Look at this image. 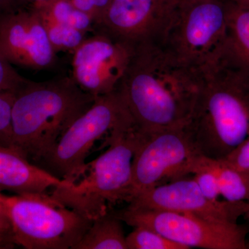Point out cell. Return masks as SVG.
<instances>
[{"instance_id":"83f0119b","label":"cell","mask_w":249,"mask_h":249,"mask_svg":"<svg viewBox=\"0 0 249 249\" xmlns=\"http://www.w3.org/2000/svg\"><path fill=\"white\" fill-rule=\"evenodd\" d=\"M15 244L7 237L0 234V249H11L14 247Z\"/></svg>"},{"instance_id":"6da1fadb","label":"cell","mask_w":249,"mask_h":249,"mask_svg":"<svg viewBox=\"0 0 249 249\" xmlns=\"http://www.w3.org/2000/svg\"><path fill=\"white\" fill-rule=\"evenodd\" d=\"M200 71L159 42L137 46L116 89L141 133L147 135L189 122Z\"/></svg>"},{"instance_id":"5b68a950","label":"cell","mask_w":249,"mask_h":249,"mask_svg":"<svg viewBox=\"0 0 249 249\" xmlns=\"http://www.w3.org/2000/svg\"><path fill=\"white\" fill-rule=\"evenodd\" d=\"M134 126L128 108L116 89L97 96L89 109L67 129L35 164L60 180L71 181L81 173L87 157L98 141L103 138L107 141L115 132Z\"/></svg>"},{"instance_id":"ffe728a7","label":"cell","mask_w":249,"mask_h":249,"mask_svg":"<svg viewBox=\"0 0 249 249\" xmlns=\"http://www.w3.org/2000/svg\"><path fill=\"white\" fill-rule=\"evenodd\" d=\"M127 249H188L145 227H134L126 236Z\"/></svg>"},{"instance_id":"8992f818","label":"cell","mask_w":249,"mask_h":249,"mask_svg":"<svg viewBox=\"0 0 249 249\" xmlns=\"http://www.w3.org/2000/svg\"><path fill=\"white\" fill-rule=\"evenodd\" d=\"M15 245L26 249H73L93 221L53 200L49 195L0 192Z\"/></svg>"},{"instance_id":"ba28073f","label":"cell","mask_w":249,"mask_h":249,"mask_svg":"<svg viewBox=\"0 0 249 249\" xmlns=\"http://www.w3.org/2000/svg\"><path fill=\"white\" fill-rule=\"evenodd\" d=\"M199 155L188 124L144 136L134 154L126 202L167 180L191 175L192 165Z\"/></svg>"},{"instance_id":"ac0fdd59","label":"cell","mask_w":249,"mask_h":249,"mask_svg":"<svg viewBox=\"0 0 249 249\" xmlns=\"http://www.w3.org/2000/svg\"><path fill=\"white\" fill-rule=\"evenodd\" d=\"M42 16L87 34L94 30V24L88 14L77 9L70 0H48L32 4Z\"/></svg>"},{"instance_id":"9c48e42d","label":"cell","mask_w":249,"mask_h":249,"mask_svg":"<svg viewBox=\"0 0 249 249\" xmlns=\"http://www.w3.org/2000/svg\"><path fill=\"white\" fill-rule=\"evenodd\" d=\"M114 213L131 227L152 229L188 249H249L248 229L238 224H220L191 214L129 206Z\"/></svg>"},{"instance_id":"d4e9b609","label":"cell","mask_w":249,"mask_h":249,"mask_svg":"<svg viewBox=\"0 0 249 249\" xmlns=\"http://www.w3.org/2000/svg\"><path fill=\"white\" fill-rule=\"evenodd\" d=\"M223 160L237 169L249 173V133L245 140Z\"/></svg>"},{"instance_id":"f546056e","label":"cell","mask_w":249,"mask_h":249,"mask_svg":"<svg viewBox=\"0 0 249 249\" xmlns=\"http://www.w3.org/2000/svg\"><path fill=\"white\" fill-rule=\"evenodd\" d=\"M243 216H245L249 222V201H246L245 211ZM248 247L249 249V243H248Z\"/></svg>"},{"instance_id":"3957f363","label":"cell","mask_w":249,"mask_h":249,"mask_svg":"<svg viewBox=\"0 0 249 249\" xmlns=\"http://www.w3.org/2000/svg\"><path fill=\"white\" fill-rule=\"evenodd\" d=\"M96 98L83 91L71 76L28 80L13 102V148L35 164Z\"/></svg>"},{"instance_id":"44dd1931","label":"cell","mask_w":249,"mask_h":249,"mask_svg":"<svg viewBox=\"0 0 249 249\" xmlns=\"http://www.w3.org/2000/svg\"><path fill=\"white\" fill-rule=\"evenodd\" d=\"M0 53V93H16L28 82Z\"/></svg>"},{"instance_id":"e0dca14e","label":"cell","mask_w":249,"mask_h":249,"mask_svg":"<svg viewBox=\"0 0 249 249\" xmlns=\"http://www.w3.org/2000/svg\"><path fill=\"white\" fill-rule=\"evenodd\" d=\"M122 222L112 211L94 219L73 249H127Z\"/></svg>"},{"instance_id":"484cf974","label":"cell","mask_w":249,"mask_h":249,"mask_svg":"<svg viewBox=\"0 0 249 249\" xmlns=\"http://www.w3.org/2000/svg\"><path fill=\"white\" fill-rule=\"evenodd\" d=\"M0 234L14 242L11 224L1 203H0Z\"/></svg>"},{"instance_id":"277c9868","label":"cell","mask_w":249,"mask_h":249,"mask_svg":"<svg viewBox=\"0 0 249 249\" xmlns=\"http://www.w3.org/2000/svg\"><path fill=\"white\" fill-rule=\"evenodd\" d=\"M144 136L137 127L115 132L107 139L106 151L71 181L62 180L49 196L91 221L110 212L127 199L134 154Z\"/></svg>"},{"instance_id":"30bf717a","label":"cell","mask_w":249,"mask_h":249,"mask_svg":"<svg viewBox=\"0 0 249 249\" xmlns=\"http://www.w3.org/2000/svg\"><path fill=\"white\" fill-rule=\"evenodd\" d=\"M72 53V78L83 91L97 97L117 88L133 49L105 33L93 31Z\"/></svg>"},{"instance_id":"9a60e30c","label":"cell","mask_w":249,"mask_h":249,"mask_svg":"<svg viewBox=\"0 0 249 249\" xmlns=\"http://www.w3.org/2000/svg\"><path fill=\"white\" fill-rule=\"evenodd\" d=\"M221 55L249 76V9L231 2Z\"/></svg>"},{"instance_id":"52a82bcc","label":"cell","mask_w":249,"mask_h":249,"mask_svg":"<svg viewBox=\"0 0 249 249\" xmlns=\"http://www.w3.org/2000/svg\"><path fill=\"white\" fill-rule=\"evenodd\" d=\"M231 0H172L160 43L190 66L200 69L220 55Z\"/></svg>"},{"instance_id":"5bb4252c","label":"cell","mask_w":249,"mask_h":249,"mask_svg":"<svg viewBox=\"0 0 249 249\" xmlns=\"http://www.w3.org/2000/svg\"><path fill=\"white\" fill-rule=\"evenodd\" d=\"M62 180L31 163L13 147L0 145V192L50 195Z\"/></svg>"},{"instance_id":"4dcf8cb0","label":"cell","mask_w":249,"mask_h":249,"mask_svg":"<svg viewBox=\"0 0 249 249\" xmlns=\"http://www.w3.org/2000/svg\"><path fill=\"white\" fill-rule=\"evenodd\" d=\"M21 1H22L23 3L29 2L32 4H34V3L39 2V1H48V0H21Z\"/></svg>"},{"instance_id":"4fadbf2b","label":"cell","mask_w":249,"mask_h":249,"mask_svg":"<svg viewBox=\"0 0 249 249\" xmlns=\"http://www.w3.org/2000/svg\"><path fill=\"white\" fill-rule=\"evenodd\" d=\"M172 0H111L93 31H101L134 49L161 40Z\"/></svg>"},{"instance_id":"2e32d148","label":"cell","mask_w":249,"mask_h":249,"mask_svg":"<svg viewBox=\"0 0 249 249\" xmlns=\"http://www.w3.org/2000/svg\"><path fill=\"white\" fill-rule=\"evenodd\" d=\"M195 167L205 168L217 178L221 196L229 202L249 201V173L237 169L225 160H214L199 155L193 163Z\"/></svg>"},{"instance_id":"8fae6325","label":"cell","mask_w":249,"mask_h":249,"mask_svg":"<svg viewBox=\"0 0 249 249\" xmlns=\"http://www.w3.org/2000/svg\"><path fill=\"white\" fill-rule=\"evenodd\" d=\"M246 201H212L201 193L193 178L174 180L140 193L129 200V207L160 210L193 214L211 222L237 224Z\"/></svg>"},{"instance_id":"f1b7e54d","label":"cell","mask_w":249,"mask_h":249,"mask_svg":"<svg viewBox=\"0 0 249 249\" xmlns=\"http://www.w3.org/2000/svg\"><path fill=\"white\" fill-rule=\"evenodd\" d=\"M231 1L238 6L249 9V0H231Z\"/></svg>"},{"instance_id":"7a4b0ae2","label":"cell","mask_w":249,"mask_h":249,"mask_svg":"<svg viewBox=\"0 0 249 249\" xmlns=\"http://www.w3.org/2000/svg\"><path fill=\"white\" fill-rule=\"evenodd\" d=\"M199 71L188 127L201 155L221 160L249 133V76L221 54Z\"/></svg>"},{"instance_id":"7402d4cb","label":"cell","mask_w":249,"mask_h":249,"mask_svg":"<svg viewBox=\"0 0 249 249\" xmlns=\"http://www.w3.org/2000/svg\"><path fill=\"white\" fill-rule=\"evenodd\" d=\"M15 96L0 93V145L13 147L11 111Z\"/></svg>"},{"instance_id":"603a6c76","label":"cell","mask_w":249,"mask_h":249,"mask_svg":"<svg viewBox=\"0 0 249 249\" xmlns=\"http://www.w3.org/2000/svg\"><path fill=\"white\" fill-rule=\"evenodd\" d=\"M191 175L199 186L203 195L212 201H219L220 190L217 178L212 172L203 168L195 167L192 168Z\"/></svg>"},{"instance_id":"4316f807","label":"cell","mask_w":249,"mask_h":249,"mask_svg":"<svg viewBox=\"0 0 249 249\" xmlns=\"http://www.w3.org/2000/svg\"><path fill=\"white\" fill-rule=\"evenodd\" d=\"M21 0H0V18L22 6Z\"/></svg>"},{"instance_id":"7c38bea8","label":"cell","mask_w":249,"mask_h":249,"mask_svg":"<svg viewBox=\"0 0 249 249\" xmlns=\"http://www.w3.org/2000/svg\"><path fill=\"white\" fill-rule=\"evenodd\" d=\"M0 53L13 66L37 71L50 70L57 61L40 14L33 6H20L0 18Z\"/></svg>"},{"instance_id":"d6986e66","label":"cell","mask_w":249,"mask_h":249,"mask_svg":"<svg viewBox=\"0 0 249 249\" xmlns=\"http://www.w3.org/2000/svg\"><path fill=\"white\" fill-rule=\"evenodd\" d=\"M40 16L51 45L56 54L58 52L66 51H71L73 52L86 38V34L83 31L54 22L40 14Z\"/></svg>"},{"instance_id":"cb8c5ba5","label":"cell","mask_w":249,"mask_h":249,"mask_svg":"<svg viewBox=\"0 0 249 249\" xmlns=\"http://www.w3.org/2000/svg\"><path fill=\"white\" fill-rule=\"evenodd\" d=\"M77 9L91 18L94 27L99 24L111 0H70Z\"/></svg>"}]
</instances>
